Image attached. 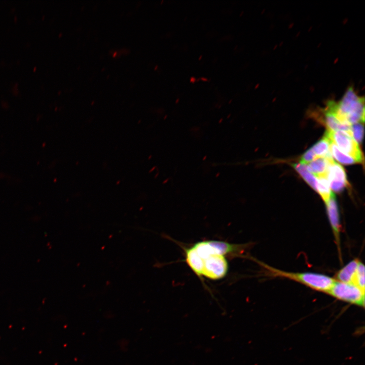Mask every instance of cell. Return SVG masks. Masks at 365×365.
Here are the masks:
<instances>
[{"mask_svg":"<svg viewBox=\"0 0 365 365\" xmlns=\"http://www.w3.org/2000/svg\"><path fill=\"white\" fill-rule=\"evenodd\" d=\"M364 97L359 96L352 86L348 88L338 102L328 100L326 106L341 123L351 125L364 122Z\"/></svg>","mask_w":365,"mask_h":365,"instance_id":"obj_1","label":"cell"},{"mask_svg":"<svg viewBox=\"0 0 365 365\" xmlns=\"http://www.w3.org/2000/svg\"><path fill=\"white\" fill-rule=\"evenodd\" d=\"M270 275L283 277L303 284L314 290L327 293L336 280L327 275L313 272H290L263 264Z\"/></svg>","mask_w":365,"mask_h":365,"instance_id":"obj_2","label":"cell"},{"mask_svg":"<svg viewBox=\"0 0 365 365\" xmlns=\"http://www.w3.org/2000/svg\"><path fill=\"white\" fill-rule=\"evenodd\" d=\"M325 135L341 151L352 158L356 163H363L362 153L352 133L327 130Z\"/></svg>","mask_w":365,"mask_h":365,"instance_id":"obj_3","label":"cell"},{"mask_svg":"<svg viewBox=\"0 0 365 365\" xmlns=\"http://www.w3.org/2000/svg\"><path fill=\"white\" fill-rule=\"evenodd\" d=\"M327 294L338 300L364 307V290L354 284L336 280Z\"/></svg>","mask_w":365,"mask_h":365,"instance_id":"obj_4","label":"cell"},{"mask_svg":"<svg viewBox=\"0 0 365 365\" xmlns=\"http://www.w3.org/2000/svg\"><path fill=\"white\" fill-rule=\"evenodd\" d=\"M201 258L203 262L202 276L218 280L226 275L228 265L225 256L211 253Z\"/></svg>","mask_w":365,"mask_h":365,"instance_id":"obj_5","label":"cell"},{"mask_svg":"<svg viewBox=\"0 0 365 365\" xmlns=\"http://www.w3.org/2000/svg\"><path fill=\"white\" fill-rule=\"evenodd\" d=\"M326 177L330 188L335 192H340L348 186L343 167L336 163L333 159L330 163Z\"/></svg>","mask_w":365,"mask_h":365,"instance_id":"obj_6","label":"cell"},{"mask_svg":"<svg viewBox=\"0 0 365 365\" xmlns=\"http://www.w3.org/2000/svg\"><path fill=\"white\" fill-rule=\"evenodd\" d=\"M327 214L332 229L334 236L337 244L339 255L341 254L340 248V223L338 207L335 195L333 196L325 204Z\"/></svg>","mask_w":365,"mask_h":365,"instance_id":"obj_7","label":"cell"},{"mask_svg":"<svg viewBox=\"0 0 365 365\" xmlns=\"http://www.w3.org/2000/svg\"><path fill=\"white\" fill-rule=\"evenodd\" d=\"M320 111L323 115V122L330 131H343L352 133L351 125L341 123L334 113L326 106Z\"/></svg>","mask_w":365,"mask_h":365,"instance_id":"obj_8","label":"cell"},{"mask_svg":"<svg viewBox=\"0 0 365 365\" xmlns=\"http://www.w3.org/2000/svg\"><path fill=\"white\" fill-rule=\"evenodd\" d=\"M360 261L354 259L339 270L336 275V281L352 283Z\"/></svg>","mask_w":365,"mask_h":365,"instance_id":"obj_9","label":"cell"},{"mask_svg":"<svg viewBox=\"0 0 365 365\" xmlns=\"http://www.w3.org/2000/svg\"><path fill=\"white\" fill-rule=\"evenodd\" d=\"M333 159L332 156L327 157H317L311 162L308 166L307 170L313 175L317 177L326 176L327 171L331 161Z\"/></svg>","mask_w":365,"mask_h":365,"instance_id":"obj_10","label":"cell"},{"mask_svg":"<svg viewBox=\"0 0 365 365\" xmlns=\"http://www.w3.org/2000/svg\"><path fill=\"white\" fill-rule=\"evenodd\" d=\"M186 260L193 271L199 277L202 276L203 262L196 251L191 247L186 248Z\"/></svg>","mask_w":365,"mask_h":365,"instance_id":"obj_11","label":"cell"},{"mask_svg":"<svg viewBox=\"0 0 365 365\" xmlns=\"http://www.w3.org/2000/svg\"><path fill=\"white\" fill-rule=\"evenodd\" d=\"M331 141L324 135L323 138L316 143L311 148L316 157H327L332 156L330 152Z\"/></svg>","mask_w":365,"mask_h":365,"instance_id":"obj_12","label":"cell"},{"mask_svg":"<svg viewBox=\"0 0 365 365\" xmlns=\"http://www.w3.org/2000/svg\"><path fill=\"white\" fill-rule=\"evenodd\" d=\"M317 178L316 191L319 193L326 204L334 194L331 190L330 184L326 176H320Z\"/></svg>","mask_w":365,"mask_h":365,"instance_id":"obj_13","label":"cell"},{"mask_svg":"<svg viewBox=\"0 0 365 365\" xmlns=\"http://www.w3.org/2000/svg\"><path fill=\"white\" fill-rule=\"evenodd\" d=\"M293 167L305 180L316 191L317 179L307 169L306 166L301 163L294 164Z\"/></svg>","mask_w":365,"mask_h":365,"instance_id":"obj_14","label":"cell"},{"mask_svg":"<svg viewBox=\"0 0 365 365\" xmlns=\"http://www.w3.org/2000/svg\"><path fill=\"white\" fill-rule=\"evenodd\" d=\"M330 152L331 155H332L338 162L342 164L349 165L356 163L352 158L343 153L335 144L331 142L330 144Z\"/></svg>","mask_w":365,"mask_h":365,"instance_id":"obj_15","label":"cell"},{"mask_svg":"<svg viewBox=\"0 0 365 365\" xmlns=\"http://www.w3.org/2000/svg\"><path fill=\"white\" fill-rule=\"evenodd\" d=\"M352 284L364 290V266L360 261Z\"/></svg>","mask_w":365,"mask_h":365,"instance_id":"obj_16","label":"cell"},{"mask_svg":"<svg viewBox=\"0 0 365 365\" xmlns=\"http://www.w3.org/2000/svg\"><path fill=\"white\" fill-rule=\"evenodd\" d=\"M351 126L353 137L357 143L361 142L363 136V125L361 123H357Z\"/></svg>","mask_w":365,"mask_h":365,"instance_id":"obj_17","label":"cell"},{"mask_svg":"<svg viewBox=\"0 0 365 365\" xmlns=\"http://www.w3.org/2000/svg\"><path fill=\"white\" fill-rule=\"evenodd\" d=\"M316 158V156L313 151L311 148H310L303 155L300 160V163L305 165L306 164L311 162L312 160L315 159Z\"/></svg>","mask_w":365,"mask_h":365,"instance_id":"obj_18","label":"cell"},{"mask_svg":"<svg viewBox=\"0 0 365 365\" xmlns=\"http://www.w3.org/2000/svg\"><path fill=\"white\" fill-rule=\"evenodd\" d=\"M196 81V78H195V77H191V78H190V82H191L194 83V82H195Z\"/></svg>","mask_w":365,"mask_h":365,"instance_id":"obj_19","label":"cell"},{"mask_svg":"<svg viewBox=\"0 0 365 365\" xmlns=\"http://www.w3.org/2000/svg\"><path fill=\"white\" fill-rule=\"evenodd\" d=\"M201 79L202 80L204 81H207V79L206 78H205V77H201Z\"/></svg>","mask_w":365,"mask_h":365,"instance_id":"obj_20","label":"cell"},{"mask_svg":"<svg viewBox=\"0 0 365 365\" xmlns=\"http://www.w3.org/2000/svg\"><path fill=\"white\" fill-rule=\"evenodd\" d=\"M202 58V55H200L199 58V60H200Z\"/></svg>","mask_w":365,"mask_h":365,"instance_id":"obj_21","label":"cell"}]
</instances>
